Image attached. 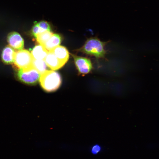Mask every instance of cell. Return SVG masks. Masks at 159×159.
Listing matches in <instances>:
<instances>
[{"mask_svg":"<svg viewBox=\"0 0 159 159\" xmlns=\"http://www.w3.org/2000/svg\"><path fill=\"white\" fill-rule=\"evenodd\" d=\"M39 80L42 88L48 92L56 91L62 83L60 74L57 72L52 70L45 71L41 74Z\"/></svg>","mask_w":159,"mask_h":159,"instance_id":"6da1fadb","label":"cell"},{"mask_svg":"<svg viewBox=\"0 0 159 159\" xmlns=\"http://www.w3.org/2000/svg\"><path fill=\"white\" fill-rule=\"evenodd\" d=\"M106 43V42H102L97 38H90L86 41L80 50L97 58H103L106 52L104 47Z\"/></svg>","mask_w":159,"mask_h":159,"instance_id":"7a4b0ae2","label":"cell"},{"mask_svg":"<svg viewBox=\"0 0 159 159\" xmlns=\"http://www.w3.org/2000/svg\"><path fill=\"white\" fill-rule=\"evenodd\" d=\"M17 76L21 82L25 84L33 85L39 81L41 74L32 66L28 68L18 69Z\"/></svg>","mask_w":159,"mask_h":159,"instance_id":"3957f363","label":"cell"},{"mask_svg":"<svg viewBox=\"0 0 159 159\" xmlns=\"http://www.w3.org/2000/svg\"><path fill=\"white\" fill-rule=\"evenodd\" d=\"M33 59L31 54L29 51L21 49L15 52L14 63L17 69H27L33 66Z\"/></svg>","mask_w":159,"mask_h":159,"instance_id":"277c9868","label":"cell"},{"mask_svg":"<svg viewBox=\"0 0 159 159\" xmlns=\"http://www.w3.org/2000/svg\"><path fill=\"white\" fill-rule=\"evenodd\" d=\"M74 63L79 72L82 74L89 73L92 68L90 60L86 58L72 54Z\"/></svg>","mask_w":159,"mask_h":159,"instance_id":"5b68a950","label":"cell"},{"mask_svg":"<svg viewBox=\"0 0 159 159\" xmlns=\"http://www.w3.org/2000/svg\"><path fill=\"white\" fill-rule=\"evenodd\" d=\"M7 41L9 46L15 49H22L24 47V41L18 33L13 32L9 33L7 37Z\"/></svg>","mask_w":159,"mask_h":159,"instance_id":"8992f818","label":"cell"},{"mask_svg":"<svg viewBox=\"0 0 159 159\" xmlns=\"http://www.w3.org/2000/svg\"><path fill=\"white\" fill-rule=\"evenodd\" d=\"M44 60L47 65L50 69L54 70L59 69L64 65L50 51L48 52Z\"/></svg>","mask_w":159,"mask_h":159,"instance_id":"52a82bcc","label":"cell"},{"mask_svg":"<svg viewBox=\"0 0 159 159\" xmlns=\"http://www.w3.org/2000/svg\"><path fill=\"white\" fill-rule=\"evenodd\" d=\"M50 51L64 64L69 59V53L67 49L64 46L59 45Z\"/></svg>","mask_w":159,"mask_h":159,"instance_id":"ba28073f","label":"cell"},{"mask_svg":"<svg viewBox=\"0 0 159 159\" xmlns=\"http://www.w3.org/2000/svg\"><path fill=\"white\" fill-rule=\"evenodd\" d=\"M15 52L10 46H7L3 49L1 55L3 61L6 64L14 63Z\"/></svg>","mask_w":159,"mask_h":159,"instance_id":"9c48e42d","label":"cell"},{"mask_svg":"<svg viewBox=\"0 0 159 159\" xmlns=\"http://www.w3.org/2000/svg\"><path fill=\"white\" fill-rule=\"evenodd\" d=\"M61 41V38L59 34H53L43 46L48 52L50 51L59 45Z\"/></svg>","mask_w":159,"mask_h":159,"instance_id":"30bf717a","label":"cell"},{"mask_svg":"<svg viewBox=\"0 0 159 159\" xmlns=\"http://www.w3.org/2000/svg\"><path fill=\"white\" fill-rule=\"evenodd\" d=\"M48 52L44 46L39 44L33 48L31 54L34 59L44 60Z\"/></svg>","mask_w":159,"mask_h":159,"instance_id":"8fae6325","label":"cell"},{"mask_svg":"<svg viewBox=\"0 0 159 159\" xmlns=\"http://www.w3.org/2000/svg\"><path fill=\"white\" fill-rule=\"evenodd\" d=\"M53 34L51 31H46L37 34L35 38L38 43L43 46Z\"/></svg>","mask_w":159,"mask_h":159,"instance_id":"7c38bea8","label":"cell"},{"mask_svg":"<svg viewBox=\"0 0 159 159\" xmlns=\"http://www.w3.org/2000/svg\"><path fill=\"white\" fill-rule=\"evenodd\" d=\"M32 66L41 74L47 70V65L44 60L33 59Z\"/></svg>","mask_w":159,"mask_h":159,"instance_id":"4fadbf2b","label":"cell"},{"mask_svg":"<svg viewBox=\"0 0 159 159\" xmlns=\"http://www.w3.org/2000/svg\"><path fill=\"white\" fill-rule=\"evenodd\" d=\"M37 24L43 31H51L50 25L46 21H41Z\"/></svg>","mask_w":159,"mask_h":159,"instance_id":"5bb4252c","label":"cell"},{"mask_svg":"<svg viewBox=\"0 0 159 159\" xmlns=\"http://www.w3.org/2000/svg\"><path fill=\"white\" fill-rule=\"evenodd\" d=\"M102 149V147L100 145L96 144L93 145L91 147V152L93 155H96L100 152Z\"/></svg>","mask_w":159,"mask_h":159,"instance_id":"9a60e30c","label":"cell"},{"mask_svg":"<svg viewBox=\"0 0 159 159\" xmlns=\"http://www.w3.org/2000/svg\"><path fill=\"white\" fill-rule=\"evenodd\" d=\"M43 31L39 26L37 24H36L33 26L32 29V33L33 35L35 37L36 35Z\"/></svg>","mask_w":159,"mask_h":159,"instance_id":"2e32d148","label":"cell"}]
</instances>
